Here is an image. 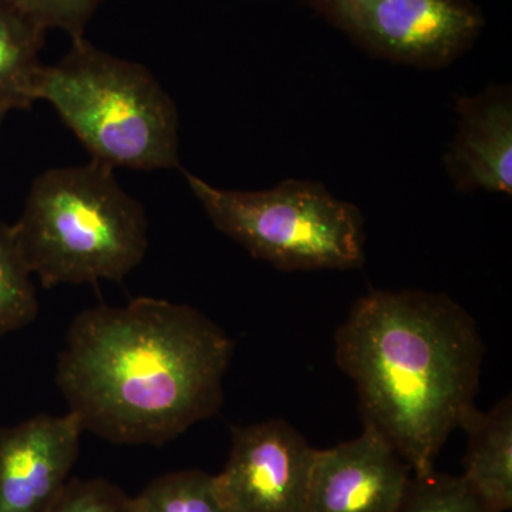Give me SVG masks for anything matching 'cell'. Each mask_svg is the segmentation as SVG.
<instances>
[{"label": "cell", "instance_id": "obj_1", "mask_svg": "<svg viewBox=\"0 0 512 512\" xmlns=\"http://www.w3.org/2000/svg\"><path fill=\"white\" fill-rule=\"evenodd\" d=\"M235 343L184 303L136 298L80 312L56 382L84 431L127 446H164L224 403Z\"/></svg>", "mask_w": 512, "mask_h": 512}, {"label": "cell", "instance_id": "obj_2", "mask_svg": "<svg viewBox=\"0 0 512 512\" xmlns=\"http://www.w3.org/2000/svg\"><path fill=\"white\" fill-rule=\"evenodd\" d=\"M484 356L473 316L420 289L367 293L335 333L336 363L355 382L363 426L414 474L436 470L441 448L476 407Z\"/></svg>", "mask_w": 512, "mask_h": 512}, {"label": "cell", "instance_id": "obj_3", "mask_svg": "<svg viewBox=\"0 0 512 512\" xmlns=\"http://www.w3.org/2000/svg\"><path fill=\"white\" fill-rule=\"evenodd\" d=\"M12 227L46 289L121 282L148 248L143 204L121 187L113 168L93 160L40 174Z\"/></svg>", "mask_w": 512, "mask_h": 512}, {"label": "cell", "instance_id": "obj_4", "mask_svg": "<svg viewBox=\"0 0 512 512\" xmlns=\"http://www.w3.org/2000/svg\"><path fill=\"white\" fill-rule=\"evenodd\" d=\"M45 66L46 101L96 163L137 171L180 168L175 101L144 64L99 49L86 37Z\"/></svg>", "mask_w": 512, "mask_h": 512}, {"label": "cell", "instance_id": "obj_5", "mask_svg": "<svg viewBox=\"0 0 512 512\" xmlns=\"http://www.w3.org/2000/svg\"><path fill=\"white\" fill-rule=\"evenodd\" d=\"M214 227L281 271H350L365 264V218L315 181L285 180L271 190L214 187L184 171Z\"/></svg>", "mask_w": 512, "mask_h": 512}, {"label": "cell", "instance_id": "obj_6", "mask_svg": "<svg viewBox=\"0 0 512 512\" xmlns=\"http://www.w3.org/2000/svg\"><path fill=\"white\" fill-rule=\"evenodd\" d=\"M372 55L441 69L473 47L485 26L471 0H306Z\"/></svg>", "mask_w": 512, "mask_h": 512}, {"label": "cell", "instance_id": "obj_7", "mask_svg": "<svg viewBox=\"0 0 512 512\" xmlns=\"http://www.w3.org/2000/svg\"><path fill=\"white\" fill-rule=\"evenodd\" d=\"M316 450L285 420L232 427L227 464L214 476L222 507L227 512H308Z\"/></svg>", "mask_w": 512, "mask_h": 512}, {"label": "cell", "instance_id": "obj_8", "mask_svg": "<svg viewBox=\"0 0 512 512\" xmlns=\"http://www.w3.org/2000/svg\"><path fill=\"white\" fill-rule=\"evenodd\" d=\"M410 473L382 434L363 426L356 439L316 450L308 512H396Z\"/></svg>", "mask_w": 512, "mask_h": 512}, {"label": "cell", "instance_id": "obj_9", "mask_svg": "<svg viewBox=\"0 0 512 512\" xmlns=\"http://www.w3.org/2000/svg\"><path fill=\"white\" fill-rule=\"evenodd\" d=\"M76 414H37L0 430V512H46L79 457Z\"/></svg>", "mask_w": 512, "mask_h": 512}, {"label": "cell", "instance_id": "obj_10", "mask_svg": "<svg viewBox=\"0 0 512 512\" xmlns=\"http://www.w3.org/2000/svg\"><path fill=\"white\" fill-rule=\"evenodd\" d=\"M458 131L444 156L451 181L461 192L512 191V93L487 87L458 99Z\"/></svg>", "mask_w": 512, "mask_h": 512}, {"label": "cell", "instance_id": "obj_11", "mask_svg": "<svg viewBox=\"0 0 512 512\" xmlns=\"http://www.w3.org/2000/svg\"><path fill=\"white\" fill-rule=\"evenodd\" d=\"M468 446L463 480L490 512L512 508V400L510 394L488 412L473 407L461 420Z\"/></svg>", "mask_w": 512, "mask_h": 512}, {"label": "cell", "instance_id": "obj_12", "mask_svg": "<svg viewBox=\"0 0 512 512\" xmlns=\"http://www.w3.org/2000/svg\"><path fill=\"white\" fill-rule=\"evenodd\" d=\"M45 33L10 0H0V113L5 116L37 101Z\"/></svg>", "mask_w": 512, "mask_h": 512}, {"label": "cell", "instance_id": "obj_13", "mask_svg": "<svg viewBox=\"0 0 512 512\" xmlns=\"http://www.w3.org/2000/svg\"><path fill=\"white\" fill-rule=\"evenodd\" d=\"M39 299L33 275L12 225L0 222V339L37 318Z\"/></svg>", "mask_w": 512, "mask_h": 512}, {"label": "cell", "instance_id": "obj_14", "mask_svg": "<svg viewBox=\"0 0 512 512\" xmlns=\"http://www.w3.org/2000/svg\"><path fill=\"white\" fill-rule=\"evenodd\" d=\"M133 512H227L215 493L214 476L180 470L156 478L133 497Z\"/></svg>", "mask_w": 512, "mask_h": 512}, {"label": "cell", "instance_id": "obj_15", "mask_svg": "<svg viewBox=\"0 0 512 512\" xmlns=\"http://www.w3.org/2000/svg\"><path fill=\"white\" fill-rule=\"evenodd\" d=\"M396 512H490L463 477L437 470L414 474Z\"/></svg>", "mask_w": 512, "mask_h": 512}, {"label": "cell", "instance_id": "obj_16", "mask_svg": "<svg viewBox=\"0 0 512 512\" xmlns=\"http://www.w3.org/2000/svg\"><path fill=\"white\" fill-rule=\"evenodd\" d=\"M40 29H57L82 39L90 20L106 0H10Z\"/></svg>", "mask_w": 512, "mask_h": 512}, {"label": "cell", "instance_id": "obj_17", "mask_svg": "<svg viewBox=\"0 0 512 512\" xmlns=\"http://www.w3.org/2000/svg\"><path fill=\"white\" fill-rule=\"evenodd\" d=\"M46 512H133V498L103 478H70Z\"/></svg>", "mask_w": 512, "mask_h": 512}, {"label": "cell", "instance_id": "obj_18", "mask_svg": "<svg viewBox=\"0 0 512 512\" xmlns=\"http://www.w3.org/2000/svg\"><path fill=\"white\" fill-rule=\"evenodd\" d=\"M3 117H5V114L0 113V127H2Z\"/></svg>", "mask_w": 512, "mask_h": 512}]
</instances>
